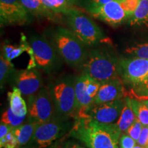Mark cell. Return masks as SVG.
Instances as JSON below:
<instances>
[{
    "instance_id": "cell-23",
    "label": "cell",
    "mask_w": 148,
    "mask_h": 148,
    "mask_svg": "<svg viewBox=\"0 0 148 148\" xmlns=\"http://www.w3.org/2000/svg\"><path fill=\"white\" fill-rule=\"evenodd\" d=\"M27 116H20L14 114L10 108L5 110L1 117V122L10 125L14 129L21 125L27 119Z\"/></svg>"
},
{
    "instance_id": "cell-38",
    "label": "cell",
    "mask_w": 148,
    "mask_h": 148,
    "mask_svg": "<svg viewBox=\"0 0 148 148\" xmlns=\"http://www.w3.org/2000/svg\"><path fill=\"white\" fill-rule=\"evenodd\" d=\"M20 148H30V147H27V146H25V147H20Z\"/></svg>"
},
{
    "instance_id": "cell-26",
    "label": "cell",
    "mask_w": 148,
    "mask_h": 148,
    "mask_svg": "<svg viewBox=\"0 0 148 148\" xmlns=\"http://www.w3.org/2000/svg\"><path fill=\"white\" fill-rule=\"evenodd\" d=\"M26 49L27 47L24 45H22L19 47H15L11 45H5L3 46V55L5 58L11 61L12 59L19 56Z\"/></svg>"
},
{
    "instance_id": "cell-11",
    "label": "cell",
    "mask_w": 148,
    "mask_h": 148,
    "mask_svg": "<svg viewBox=\"0 0 148 148\" xmlns=\"http://www.w3.org/2000/svg\"><path fill=\"white\" fill-rule=\"evenodd\" d=\"M32 16L21 0H0L1 27L24 25L30 23Z\"/></svg>"
},
{
    "instance_id": "cell-4",
    "label": "cell",
    "mask_w": 148,
    "mask_h": 148,
    "mask_svg": "<svg viewBox=\"0 0 148 148\" xmlns=\"http://www.w3.org/2000/svg\"><path fill=\"white\" fill-rule=\"evenodd\" d=\"M64 15L70 29L86 47H93L110 41L102 29L82 11L71 6Z\"/></svg>"
},
{
    "instance_id": "cell-39",
    "label": "cell",
    "mask_w": 148,
    "mask_h": 148,
    "mask_svg": "<svg viewBox=\"0 0 148 148\" xmlns=\"http://www.w3.org/2000/svg\"><path fill=\"white\" fill-rule=\"evenodd\" d=\"M146 148H148V147H146Z\"/></svg>"
},
{
    "instance_id": "cell-15",
    "label": "cell",
    "mask_w": 148,
    "mask_h": 148,
    "mask_svg": "<svg viewBox=\"0 0 148 148\" xmlns=\"http://www.w3.org/2000/svg\"><path fill=\"white\" fill-rule=\"evenodd\" d=\"M127 92L124 87V82L120 76L101 83L99 91L94 103H102L125 99Z\"/></svg>"
},
{
    "instance_id": "cell-29",
    "label": "cell",
    "mask_w": 148,
    "mask_h": 148,
    "mask_svg": "<svg viewBox=\"0 0 148 148\" xmlns=\"http://www.w3.org/2000/svg\"><path fill=\"white\" fill-rule=\"evenodd\" d=\"M136 142L127 134H121L119 139L120 148H134Z\"/></svg>"
},
{
    "instance_id": "cell-6",
    "label": "cell",
    "mask_w": 148,
    "mask_h": 148,
    "mask_svg": "<svg viewBox=\"0 0 148 148\" xmlns=\"http://www.w3.org/2000/svg\"><path fill=\"white\" fill-rule=\"evenodd\" d=\"M29 47L34 57L35 65L47 73H52L60 67V56L51 40L39 34L28 38Z\"/></svg>"
},
{
    "instance_id": "cell-10",
    "label": "cell",
    "mask_w": 148,
    "mask_h": 148,
    "mask_svg": "<svg viewBox=\"0 0 148 148\" xmlns=\"http://www.w3.org/2000/svg\"><path fill=\"white\" fill-rule=\"evenodd\" d=\"M28 97L27 117L29 119L40 124L56 116L50 88L42 87L36 94Z\"/></svg>"
},
{
    "instance_id": "cell-32",
    "label": "cell",
    "mask_w": 148,
    "mask_h": 148,
    "mask_svg": "<svg viewBox=\"0 0 148 148\" xmlns=\"http://www.w3.org/2000/svg\"><path fill=\"white\" fill-rule=\"evenodd\" d=\"M62 148H88L78 142L73 140H69L64 143Z\"/></svg>"
},
{
    "instance_id": "cell-27",
    "label": "cell",
    "mask_w": 148,
    "mask_h": 148,
    "mask_svg": "<svg viewBox=\"0 0 148 148\" xmlns=\"http://www.w3.org/2000/svg\"><path fill=\"white\" fill-rule=\"evenodd\" d=\"M143 125L142 124L141 122L138 120L137 118H136L134 123L131 125V126L127 129L126 133L125 134H128L130 137H132L135 141L137 142V140L139 138L140 133H141L142 129H143Z\"/></svg>"
},
{
    "instance_id": "cell-28",
    "label": "cell",
    "mask_w": 148,
    "mask_h": 148,
    "mask_svg": "<svg viewBox=\"0 0 148 148\" xmlns=\"http://www.w3.org/2000/svg\"><path fill=\"white\" fill-rule=\"evenodd\" d=\"M112 0H82V6L87 12L99 8Z\"/></svg>"
},
{
    "instance_id": "cell-7",
    "label": "cell",
    "mask_w": 148,
    "mask_h": 148,
    "mask_svg": "<svg viewBox=\"0 0 148 148\" xmlns=\"http://www.w3.org/2000/svg\"><path fill=\"white\" fill-rule=\"evenodd\" d=\"M74 121L71 122L66 116H56L52 119L38 124L35 131L29 147L34 148H46L53 142L71 130Z\"/></svg>"
},
{
    "instance_id": "cell-14",
    "label": "cell",
    "mask_w": 148,
    "mask_h": 148,
    "mask_svg": "<svg viewBox=\"0 0 148 148\" xmlns=\"http://www.w3.org/2000/svg\"><path fill=\"white\" fill-rule=\"evenodd\" d=\"M15 86L23 96L34 95L42 88V79L38 70L34 68L20 70L14 75Z\"/></svg>"
},
{
    "instance_id": "cell-21",
    "label": "cell",
    "mask_w": 148,
    "mask_h": 148,
    "mask_svg": "<svg viewBox=\"0 0 148 148\" xmlns=\"http://www.w3.org/2000/svg\"><path fill=\"white\" fill-rule=\"evenodd\" d=\"M15 73L14 66L10 60H8L1 54L0 57V86L1 89L4 88L6 82Z\"/></svg>"
},
{
    "instance_id": "cell-34",
    "label": "cell",
    "mask_w": 148,
    "mask_h": 148,
    "mask_svg": "<svg viewBox=\"0 0 148 148\" xmlns=\"http://www.w3.org/2000/svg\"><path fill=\"white\" fill-rule=\"evenodd\" d=\"M130 94H131L130 97H133V98H135V99H138V101H140V102L143 103L144 105H145V106L148 108V96H138V95H135L134 93H132V92H131Z\"/></svg>"
},
{
    "instance_id": "cell-33",
    "label": "cell",
    "mask_w": 148,
    "mask_h": 148,
    "mask_svg": "<svg viewBox=\"0 0 148 148\" xmlns=\"http://www.w3.org/2000/svg\"><path fill=\"white\" fill-rule=\"evenodd\" d=\"M13 129L10 125L5 124L4 123L1 122L0 124V139H2Z\"/></svg>"
},
{
    "instance_id": "cell-9",
    "label": "cell",
    "mask_w": 148,
    "mask_h": 148,
    "mask_svg": "<svg viewBox=\"0 0 148 148\" xmlns=\"http://www.w3.org/2000/svg\"><path fill=\"white\" fill-rule=\"evenodd\" d=\"M125 99L106 103H93L77 110L75 117L85 118L105 124L115 123L124 106Z\"/></svg>"
},
{
    "instance_id": "cell-37",
    "label": "cell",
    "mask_w": 148,
    "mask_h": 148,
    "mask_svg": "<svg viewBox=\"0 0 148 148\" xmlns=\"http://www.w3.org/2000/svg\"><path fill=\"white\" fill-rule=\"evenodd\" d=\"M134 148H143V147H141V146H140V145H138V144H136V145L134 146Z\"/></svg>"
},
{
    "instance_id": "cell-19",
    "label": "cell",
    "mask_w": 148,
    "mask_h": 148,
    "mask_svg": "<svg viewBox=\"0 0 148 148\" xmlns=\"http://www.w3.org/2000/svg\"><path fill=\"white\" fill-rule=\"evenodd\" d=\"M136 116L135 115L132 107L130 104L128 97L125 99V104L117 121L115 123L116 127L119 129L121 134L126 133L127 129L134 123Z\"/></svg>"
},
{
    "instance_id": "cell-5",
    "label": "cell",
    "mask_w": 148,
    "mask_h": 148,
    "mask_svg": "<svg viewBox=\"0 0 148 148\" xmlns=\"http://www.w3.org/2000/svg\"><path fill=\"white\" fill-rule=\"evenodd\" d=\"M140 0H112L88 13L112 27L128 21L137 8Z\"/></svg>"
},
{
    "instance_id": "cell-18",
    "label": "cell",
    "mask_w": 148,
    "mask_h": 148,
    "mask_svg": "<svg viewBox=\"0 0 148 148\" xmlns=\"http://www.w3.org/2000/svg\"><path fill=\"white\" fill-rule=\"evenodd\" d=\"M19 89L14 86L12 92H9V108L12 112L17 116H23L27 115V104L23 98Z\"/></svg>"
},
{
    "instance_id": "cell-16",
    "label": "cell",
    "mask_w": 148,
    "mask_h": 148,
    "mask_svg": "<svg viewBox=\"0 0 148 148\" xmlns=\"http://www.w3.org/2000/svg\"><path fill=\"white\" fill-rule=\"evenodd\" d=\"M24 6L32 16L38 18H45L53 22H59L61 14L56 13L44 4L40 0H21Z\"/></svg>"
},
{
    "instance_id": "cell-31",
    "label": "cell",
    "mask_w": 148,
    "mask_h": 148,
    "mask_svg": "<svg viewBox=\"0 0 148 148\" xmlns=\"http://www.w3.org/2000/svg\"><path fill=\"white\" fill-rule=\"evenodd\" d=\"M132 93L138 96H148V84H138L132 88Z\"/></svg>"
},
{
    "instance_id": "cell-36",
    "label": "cell",
    "mask_w": 148,
    "mask_h": 148,
    "mask_svg": "<svg viewBox=\"0 0 148 148\" xmlns=\"http://www.w3.org/2000/svg\"><path fill=\"white\" fill-rule=\"evenodd\" d=\"M67 1V2L69 3V4L71 5V6H73V5H75V3H77V1H78V0H66Z\"/></svg>"
},
{
    "instance_id": "cell-13",
    "label": "cell",
    "mask_w": 148,
    "mask_h": 148,
    "mask_svg": "<svg viewBox=\"0 0 148 148\" xmlns=\"http://www.w3.org/2000/svg\"><path fill=\"white\" fill-rule=\"evenodd\" d=\"M100 85V82L92 78L87 74L82 73L75 77V91L77 111L93 104Z\"/></svg>"
},
{
    "instance_id": "cell-17",
    "label": "cell",
    "mask_w": 148,
    "mask_h": 148,
    "mask_svg": "<svg viewBox=\"0 0 148 148\" xmlns=\"http://www.w3.org/2000/svg\"><path fill=\"white\" fill-rule=\"evenodd\" d=\"M38 125V123L29 119L27 116V119L23 123L14 129V134L18 140V148L29 145Z\"/></svg>"
},
{
    "instance_id": "cell-20",
    "label": "cell",
    "mask_w": 148,
    "mask_h": 148,
    "mask_svg": "<svg viewBox=\"0 0 148 148\" xmlns=\"http://www.w3.org/2000/svg\"><path fill=\"white\" fill-rule=\"evenodd\" d=\"M131 26L148 29V0H140L134 13L127 21Z\"/></svg>"
},
{
    "instance_id": "cell-22",
    "label": "cell",
    "mask_w": 148,
    "mask_h": 148,
    "mask_svg": "<svg viewBox=\"0 0 148 148\" xmlns=\"http://www.w3.org/2000/svg\"><path fill=\"white\" fill-rule=\"evenodd\" d=\"M128 100L136 118L143 125H148V108L135 98L128 97Z\"/></svg>"
},
{
    "instance_id": "cell-3",
    "label": "cell",
    "mask_w": 148,
    "mask_h": 148,
    "mask_svg": "<svg viewBox=\"0 0 148 148\" xmlns=\"http://www.w3.org/2000/svg\"><path fill=\"white\" fill-rule=\"evenodd\" d=\"M51 42L62 60L73 67L79 68L88 52L87 47L71 29L64 27H58L53 31Z\"/></svg>"
},
{
    "instance_id": "cell-35",
    "label": "cell",
    "mask_w": 148,
    "mask_h": 148,
    "mask_svg": "<svg viewBox=\"0 0 148 148\" xmlns=\"http://www.w3.org/2000/svg\"><path fill=\"white\" fill-rule=\"evenodd\" d=\"M148 84V73H147V75H146L145 77H144L143 81H142V82L138 84ZM136 86H137V85H136Z\"/></svg>"
},
{
    "instance_id": "cell-1",
    "label": "cell",
    "mask_w": 148,
    "mask_h": 148,
    "mask_svg": "<svg viewBox=\"0 0 148 148\" xmlns=\"http://www.w3.org/2000/svg\"><path fill=\"white\" fill-rule=\"evenodd\" d=\"M121 133L115 123L105 124L85 118H75L70 136L88 148H119Z\"/></svg>"
},
{
    "instance_id": "cell-12",
    "label": "cell",
    "mask_w": 148,
    "mask_h": 148,
    "mask_svg": "<svg viewBox=\"0 0 148 148\" xmlns=\"http://www.w3.org/2000/svg\"><path fill=\"white\" fill-rule=\"evenodd\" d=\"M148 73V59L132 57L119 60V75L123 82L134 87Z\"/></svg>"
},
{
    "instance_id": "cell-8",
    "label": "cell",
    "mask_w": 148,
    "mask_h": 148,
    "mask_svg": "<svg viewBox=\"0 0 148 148\" xmlns=\"http://www.w3.org/2000/svg\"><path fill=\"white\" fill-rule=\"evenodd\" d=\"M75 79V77L70 75L62 77L50 87L56 110L59 115L67 116L76 112Z\"/></svg>"
},
{
    "instance_id": "cell-24",
    "label": "cell",
    "mask_w": 148,
    "mask_h": 148,
    "mask_svg": "<svg viewBox=\"0 0 148 148\" xmlns=\"http://www.w3.org/2000/svg\"><path fill=\"white\" fill-rule=\"evenodd\" d=\"M46 6L52 10L56 13L65 14L71 5L66 0H40Z\"/></svg>"
},
{
    "instance_id": "cell-25",
    "label": "cell",
    "mask_w": 148,
    "mask_h": 148,
    "mask_svg": "<svg viewBox=\"0 0 148 148\" xmlns=\"http://www.w3.org/2000/svg\"><path fill=\"white\" fill-rule=\"evenodd\" d=\"M125 53L132 57L148 59V42L136 44L127 47Z\"/></svg>"
},
{
    "instance_id": "cell-2",
    "label": "cell",
    "mask_w": 148,
    "mask_h": 148,
    "mask_svg": "<svg viewBox=\"0 0 148 148\" xmlns=\"http://www.w3.org/2000/svg\"><path fill=\"white\" fill-rule=\"evenodd\" d=\"M79 69L97 82L102 83L120 76L119 60L110 51L103 48L88 50Z\"/></svg>"
},
{
    "instance_id": "cell-30",
    "label": "cell",
    "mask_w": 148,
    "mask_h": 148,
    "mask_svg": "<svg viewBox=\"0 0 148 148\" xmlns=\"http://www.w3.org/2000/svg\"><path fill=\"white\" fill-rule=\"evenodd\" d=\"M136 144L143 148L148 147V125H143Z\"/></svg>"
}]
</instances>
